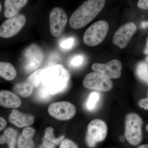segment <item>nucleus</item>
Here are the masks:
<instances>
[{"mask_svg":"<svg viewBox=\"0 0 148 148\" xmlns=\"http://www.w3.org/2000/svg\"><path fill=\"white\" fill-rule=\"evenodd\" d=\"M70 79L69 71L62 65H56L45 69L41 84L51 95L64 91Z\"/></svg>","mask_w":148,"mask_h":148,"instance_id":"nucleus-1","label":"nucleus"},{"mask_svg":"<svg viewBox=\"0 0 148 148\" xmlns=\"http://www.w3.org/2000/svg\"><path fill=\"white\" fill-rule=\"evenodd\" d=\"M105 3L106 1L104 0H88L84 1L70 17V26L75 29L85 27L101 12Z\"/></svg>","mask_w":148,"mask_h":148,"instance_id":"nucleus-2","label":"nucleus"},{"mask_svg":"<svg viewBox=\"0 0 148 148\" xmlns=\"http://www.w3.org/2000/svg\"><path fill=\"white\" fill-rule=\"evenodd\" d=\"M143 119L138 114L131 113L125 117L124 135L128 143L132 145H139L143 139Z\"/></svg>","mask_w":148,"mask_h":148,"instance_id":"nucleus-3","label":"nucleus"},{"mask_svg":"<svg viewBox=\"0 0 148 148\" xmlns=\"http://www.w3.org/2000/svg\"><path fill=\"white\" fill-rule=\"evenodd\" d=\"M109 29L108 24L106 21L100 20L96 21L84 32V42L89 47L98 45L105 39Z\"/></svg>","mask_w":148,"mask_h":148,"instance_id":"nucleus-4","label":"nucleus"},{"mask_svg":"<svg viewBox=\"0 0 148 148\" xmlns=\"http://www.w3.org/2000/svg\"><path fill=\"white\" fill-rule=\"evenodd\" d=\"M23 54L24 69L27 73H31L38 69L43 61L42 51L36 44L31 45L25 49Z\"/></svg>","mask_w":148,"mask_h":148,"instance_id":"nucleus-5","label":"nucleus"},{"mask_svg":"<svg viewBox=\"0 0 148 148\" xmlns=\"http://www.w3.org/2000/svg\"><path fill=\"white\" fill-rule=\"evenodd\" d=\"M48 112L56 119L66 121L75 116L76 113V108L70 102L61 101L51 104L49 107Z\"/></svg>","mask_w":148,"mask_h":148,"instance_id":"nucleus-6","label":"nucleus"},{"mask_svg":"<svg viewBox=\"0 0 148 148\" xmlns=\"http://www.w3.org/2000/svg\"><path fill=\"white\" fill-rule=\"evenodd\" d=\"M26 22V16L23 14H17L8 18L1 25L0 36L4 38L14 36L20 32Z\"/></svg>","mask_w":148,"mask_h":148,"instance_id":"nucleus-7","label":"nucleus"},{"mask_svg":"<svg viewBox=\"0 0 148 148\" xmlns=\"http://www.w3.org/2000/svg\"><path fill=\"white\" fill-rule=\"evenodd\" d=\"M83 85L87 89L107 92L112 88L113 83L109 79L102 76L95 72H92L85 77Z\"/></svg>","mask_w":148,"mask_h":148,"instance_id":"nucleus-8","label":"nucleus"},{"mask_svg":"<svg viewBox=\"0 0 148 148\" xmlns=\"http://www.w3.org/2000/svg\"><path fill=\"white\" fill-rule=\"evenodd\" d=\"M49 18L51 34L55 37L61 36L68 22L65 11L61 8H54L51 11Z\"/></svg>","mask_w":148,"mask_h":148,"instance_id":"nucleus-9","label":"nucleus"},{"mask_svg":"<svg viewBox=\"0 0 148 148\" xmlns=\"http://www.w3.org/2000/svg\"><path fill=\"white\" fill-rule=\"evenodd\" d=\"M122 65L119 60L114 59L106 64H92V70L102 76L109 79L119 78L121 75Z\"/></svg>","mask_w":148,"mask_h":148,"instance_id":"nucleus-10","label":"nucleus"},{"mask_svg":"<svg viewBox=\"0 0 148 148\" xmlns=\"http://www.w3.org/2000/svg\"><path fill=\"white\" fill-rule=\"evenodd\" d=\"M137 28L132 22H129L120 27L114 34L113 43L121 49L126 47Z\"/></svg>","mask_w":148,"mask_h":148,"instance_id":"nucleus-11","label":"nucleus"},{"mask_svg":"<svg viewBox=\"0 0 148 148\" xmlns=\"http://www.w3.org/2000/svg\"><path fill=\"white\" fill-rule=\"evenodd\" d=\"M108 133V127L106 123L99 119L93 120L87 126L88 135L97 143L106 139Z\"/></svg>","mask_w":148,"mask_h":148,"instance_id":"nucleus-12","label":"nucleus"},{"mask_svg":"<svg viewBox=\"0 0 148 148\" xmlns=\"http://www.w3.org/2000/svg\"><path fill=\"white\" fill-rule=\"evenodd\" d=\"M9 120L18 127H27L33 124L34 116L31 114H24L16 110H12L9 117Z\"/></svg>","mask_w":148,"mask_h":148,"instance_id":"nucleus-13","label":"nucleus"},{"mask_svg":"<svg viewBox=\"0 0 148 148\" xmlns=\"http://www.w3.org/2000/svg\"><path fill=\"white\" fill-rule=\"evenodd\" d=\"M20 98L15 93L8 90H1L0 92L1 106L8 108H17L21 105Z\"/></svg>","mask_w":148,"mask_h":148,"instance_id":"nucleus-14","label":"nucleus"},{"mask_svg":"<svg viewBox=\"0 0 148 148\" xmlns=\"http://www.w3.org/2000/svg\"><path fill=\"white\" fill-rule=\"evenodd\" d=\"M27 0H5L4 2V15L9 18L17 15L19 11L26 5Z\"/></svg>","mask_w":148,"mask_h":148,"instance_id":"nucleus-15","label":"nucleus"},{"mask_svg":"<svg viewBox=\"0 0 148 148\" xmlns=\"http://www.w3.org/2000/svg\"><path fill=\"white\" fill-rule=\"evenodd\" d=\"M64 138V135L56 138L53 135V128L51 127H47L45 131L42 144L48 147L55 148L56 146L61 144Z\"/></svg>","mask_w":148,"mask_h":148,"instance_id":"nucleus-16","label":"nucleus"},{"mask_svg":"<svg viewBox=\"0 0 148 148\" xmlns=\"http://www.w3.org/2000/svg\"><path fill=\"white\" fill-rule=\"evenodd\" d=\"M17 72L12 64L8 62H0V75L7 81L12 80L16 77Z\"/></svg>","mask_w":148,"mask_h":148,"instance_id":"nucleus-17","label":"nucleus"},{"mask_svg":"<svg viewBox=\"0 0 148 148\" xmlns=\"http://www.w3.org/2000/svg\"><path fill=\"white\" fill-rule=\"evenodd\" d=\"M34 87L27 82L17 83L13 87L14 92L22 97L26 98L32 94Z\"/></svg>","mask_w":148,"mask_h":148,"instance_id":"nucleus-18","label":"nucleus"},{"mask_svg":"<svg viewBox=\"0 0 148 148\" xmlns=\"http://www.w3.org/2000/svg\"><path fill=\"white\" fill-rule=\"evenodd\" d=\"M17 134L16 130L11 127H9L5 130L3 135L5 136L6 143L9 148H15Z\"/></svg>","mask_w":148,"mask_h":148,"instance_id":"nucleus-19","label":"nucleus"},{"mask_svg":"<svg viewBox=\"0 0 148 148\" xmlns=\"http://www.w3.org/2000/svg\"><path fill=\"white\" fill-rule=\"evenodd\" d=\"M45 69H39L31 74L27 79V82L34 88L38 87L42 82V78Z\"/></svg>","mask_w":148,"mask_h":148,"instance_id":"nucleus-20","label":"nucleus"},{"mask_svg":"<svg viewBox=\"0 0 148 148\" xmlns=\"http://www.w3.org/2000/svg\"><path fill=\"white\" fill-rule=\"evenodd\" d=\"M136 74L138 78L148 84V65L144 62L138 64L136 68Z\"/></svg>","mask_w":148,"mask_h":148,"instance_id":"nucleus-21","label":"nucleus"},{"mask_svg":"<svg viewBox=\"0 0 148 148\" xmlns=\"http://www.w3.org/2000/svg\"><path fill=\"white\" fill-rule=\"evenodd\" d=\"M18 148H34V143L32 138H26L21 135L18 141Z\"/></svg>","mask_w":148,"mask_h":148,"instance_id":"nucleus-22","label":"nucleus"},{"mask_svg":"<svg viewBox=\"0 0 148 148\" xmlns=\"http://www.w3.org/2000/svg\"><path fill=\"white\" fill-rule=\"evenodd\" d=\"M99 99V95L97 92H93L90 93L88 98L86 106L88 110L94 108Z\"/></svg>","mask_w":148,"mask_h":148,"instance_id":"nucleus-23","label":"nucleus"},{"mask_svg":"<svg viewBox=\"0 0 148 148\" xmlns=\"http://www.w3.org/2000/svg\"><path fill=\"white\" fill-rule=\"evenodd\" d=\"M51 95L45 88L41 84L38 91V95L40 99L43 101H47L50 98Z\"/></svg>","mask_w":148,"mask_h":148,"instance_id":"nucleus-24","label":"nucleus"},{"mask_svg":"<svg viewBox=\"0 0 148 148\" xmlns=\"http://www.w3.org/2000/svg\"><path fill=\"white\" fill-rule=\"evenodd\" d=\"M84 61L83 56L81 55H78L74 56L70 61V65L73 67H78L82 64Z\"/></svg>","mask_w":148,"mask_h":148,"instance_id":"nucleus-25","label":"nucleus"},{"mask_svg":"<svg viewBox=\"0 0 148 148\" xmlns=\"http://www.w3.org/2000/svg\"><path fill=\"white\" fill-rule=\"evenodd\" d=\"M75 43V39L74 38H70L67 39L63 41L61 44V47L62 49H71Z\"/></svg>","mask_w":148,"mask_h":148,"instance_id":"nucleus-26","label":"nucleus"},{"mask_svg":"<svg viewBox=\"0 0 148 148\" xmlns=\"http://www.w3.org/2000/svg\"><path fill=\"white\" fill-rule=\"evenodd\" d=\"M60 148H79L73 141L69 139H65L60 145Z\"/></svg>","mask_w":148,"mask_h":148,"instance_id":"nucleus-27","label":"nucleus"},{"mask_svg":"<svg viewBox=\"0 0 148 148\" xmlns=\"http://www.w3.org/2000/svg\"><path fill=\"white\" fill-rule=\"evenodd\" d=\"M35 133V130L31 127H27L23 130L22 132V135L24 138H32L34 137Z\"/></svg>","mask_w":148,"mask_h":148,"instance_id":"nucleus-28","label":"nucleus"},{"mask_svg":"<svg viewBox=\"0 0 148 148\" xmlns=\"http://www.w3.org/2000/svg\"><path fill=\"white\" fill-rule=\"evenodd\" d=\"M147 95L148 97V90ZM138 104L140 108L148 110V98L141 99L138 102Z\"/></svg>","mask_w":148,"mask_h":148,"instance_id":"nucleus-29","label":"nucleus"},{"mask_svg":"<svg viewBox=\"0 0 148 148\" xmlns=\"http://www.w3.org/2000/svg\"><path fill=\"white\" fill-rule=\"evenodd\" d=\"M138 7L142 9L148 10V0H140L138 3Z\"/></svg>","mask_w":148,"mask_h":148,"instance_id":"nucleus-30","label":"nucleus"},{"mask_svg":"<svg viewBox=\"0 0 148 148\" xmlns=\"http://www.w3.org/2000/svg\"><path fill=\"white\" fill-rule=\"evenodd\" d=\"M86 141L88 145L90 148L94 147L96 145V142L88 134L86 135Z\"/></svg>","mask_w":148,"mask_h":148,"instance_id":"nucleus-31","label":"nucleus"},{"mask_svg":"<svg viewBox=\"0 0 148 148\" xmlns=\"http://www.w3.org/2000/svg\"><path fill=\"white\" fill-rule=\"evenodd\" d=\"M0 122H1V126H0V130H2L4 129L7 125V122L5 119L3 117L0 118Z\"/></svg>","mask_w":148,"mask_h":148,"instance_id":"nucleus-32","label":"nucleus"},{"mask_svg":"<svg viewBox=\"0 0 148 148\" xmlns=\"http://www.w3.org/2000/svg\"><path fill=\"white\" fill-rule=\"evenodd\" d=\"M6 143V138L4 135H3L1 136L0 138V143L1 145L3 144L4 143Z\"/></svg>","mask_w":148,"mask_h":148,"instance_id":"nucleus-33","label":"nucleus"},{"mask_svg":"<svg viewBox=\"0 0 148 148\" xmlns=\"http://www.w3.org/2000/svg\"><path fill=\"white\" fill-rule=\"evenodd\" d=\"M144 53L146 54H148V36L147 39V41H146V47L145 51H144Z\"/></svg>","mask_w":148,"mask_h":148,"instance_id":"nucleus-34","label":"nucleus"},{"mask_svg":"<svg viewBox=\"0 0 148 148\" xmlns=\"http://www.w3.org/2000/svg\"><path fill=\"white\" fill-rule=\"evenodd\" d=\"M137 148H148V145L145 144V145H142L138 147Z\"/></svg>","mask_w":148,"mask_h":148,"instance_id":"nucleus-35","label":"nucleus"},{"mask_svg":"<svg viewBox=\"0 0 148 148\" xmlns=\"http://www.w3.org/2000/svg\"><path fill=\"white\" fill-rule=\"evenodd\" d=\"M38 148H51L48 147H46V146H45L44 145H43V144H42V145H41Z\"/></svg>","mask_w":148,"mask_h":148,"instance_id":"nucleus-36","label":"nucleus"},{"mask_svg":"<svg viewBox=\"0 0 148 148\" xmlns=\"http://www.w3.org/2000/svg\"><path fill=\"white\" fill-rule=\"evenodd\" d=\"M146 61H147V62H148V56L146 57Z\"/></svg>","mask_w":148,"mask_h":148,"instance_id":"nucleus-37","label":"nucleus"},{"mask_svg":"<svg viewBox=\"0 0 148 148\" xmlns=\"http://www.w3.org/2000/svg\"><path fill=\"white\" fill-rule=\"evenodd\" d=\"M146 129L148 131V124L147 125V126H146Z\"/></svg>","mask_w":148,"mask_h":148,"instance_id":"nucleus-38","label":"nucleus"},{"mask_svg":"<svg viewBox=\"0 0 148 148\" xmlns=\"http://www.w3.org/2000/svg\"><path fill=\"white\" fill-rule=\"evenodd\" d=\"M0 7H1V8H0V10H1L2 7H1V4H0Z\"/></svg>","mask_w":148,"mask_h":148,"instance_id":"nucleus-39","label":"nucleus"}]
</instances>
